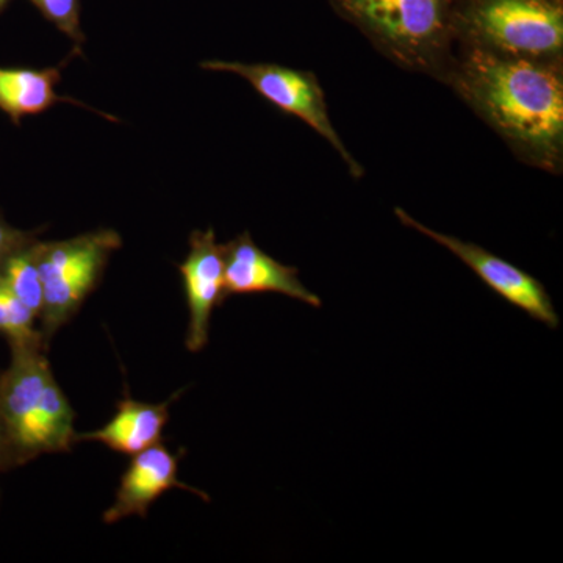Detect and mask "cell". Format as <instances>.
I'll return each instance as SVG.
<instances>
[{"mask_svg": "<svg viewBox=\"0 0 563 563\" xmlns=\"http://www.w3.org/2000/svg\"><path fill=\"white\" fill-rule=\"evenodd\" d=\"M457 90L485 121L533 162L555 168L563 146V81L558 69L528 57L476 47Z\"/></svg>", "mask_w": 563, "mask_h": 563, "instance_id": "6da1fadb", "label": "cell"}, {"mask_svg": "<svg viewBox=\"0 0 563 563\" xmlns=\"http://www.w3.org/2000/svg\"><path fill=\"white\" fill-rule=\"evenodd\" d=\"M9 368L0 374V415L16 468L41 455L68 453L76 412L52 373L41 343L10 346Z\"/></svg>", "mask_w": 563, "mask_h": 563, "instance_id": "7a4b0ae2", "label": "cell"}, {"mask_svg": "<svg viewBox=\"0 0 563 563\" xmlns=\"http://www.w3.org/2000/svg\"><path fill=\"white\" fill-rule=\"evenodd\" d=\"M393 58L415 68L439 60L455 31L457 0H331Z\"/></svg>", "mask_w": 563, "mask_h": 563, "instance_id": "3957f363", "label": "cell"}, {"mask_svg": "<svg viewBox=\"0 0 563 563\" xmlns=\"http://www.w3.org/2000/svg\"><path fill=\"white\" fill-rule=\"evenodd\" d=\"M121 246L120 233L111 229L81 233L62 242H41L38 266L43 310L38 321L46 347L52 336L79 313L88 296L101 284L111 254Z\"/></svg>", "mask_w": 563, "mask_h": 563, "instance_id": "277c9868", "label": "cell"}, {"mask_svg": "<svg viewBox=\"0 0 563 563\" xmlns=\"http://www.w3.org/2000/svg\"><path fill=\"white\" fill-rule=\"evenodd\" d=\"M477 47L539 58L563 46L562 0H457L455 29Z\"/></svg>", "mask_w": 563, "mask_h": 563, "instance_id": "5b68a950", "label": "cell"}, {"mask_svg": "<svg viewBox=\"0 0 563 563\" xmlns=\"http://www.w3.org/2000/svg\"><path fill=\"white\" fill-rule=\"evenodd\" d=\"M202 68L214 73H229L250 81L254 90L263 96L277 109L290 113L306 122L307 125L320 133L322 139L339 152L346 162L352 176H362V166L344 146V141L333 129L317 77L307 70L287 68V66L269 65V63H242L209 60L202 63Z\"/></svg>", "mask_w": 563, "mask_h": 563, "instance_id": "8992f818", "label": "cell"}, {"mask_svg": "<svg viewBox=\"0 0 563 563\" xmlns=\"http://www.w3.org/2000/svg\"><path fill=\"white\" fill-rule=\"evenodd\" d=\"M395 213L404 225H409V228L429 236L433 242L442 244L448 251L453 252L459 261L473 269L474 274L496 295L501 296L504 301L523 310L532 320L542 322L551 331L561 325V318L555 312L553 299L548 295L547 288L531 274L517 268L512 263L503 261L498 255L492 254V252L477 246V244L462 242L461 239H455V236L432 231L428 225L413 220L407 211L399 209V207H396Z\"/></svg>", "mask_w": 563, "mask_h": 563, "instance_id": "52a82bcc", "label": "cell"}, {"mask_svg": "<svg viewBox=\"0 0 563 563\" xmlns=\"http://www.w3.org/2000/svg\"><path fill=\"white\" fill-rule=\"evenodd\" d=\"M188 303L187 350L201 352L209 344L213 310L225 301L224 244L217 242L213 229L195 231L190 252L179 266Z\"/></svg>", "mask_w": 563, "mask_h": 563, "instance_id": "ba28073f", "label": "cell"}, {"mask_svg": "<svg viewBox=\"0 0 563 563\" xmlns=\"http://www.w3.org/2000/svg\"><path fill=\"white\" fill-rule=\"evenodd\" d=\"M179 463L180 455L172 453L162 442L132 455L114 503L102 515L103 523L117 525L129 517L146 518L152 504L173 488L190 492L209 503L210 496L206 492L181 483Z\"/></svg>", "mask_w": 563, "mask_h": 563, "instance_id": "9c48e42d", "label": "cell"}, {"mask_svg": "<svg viewBox=\"0 0 563 563\" xmlns=\"http://www.w3.org/2000/svg\"><path fill=\"white\" fill-rule=\"evenodd\" d=\"M224 290L225 298L277 292L314 309L322 306L320 296L299 280L298 269L266 254L247 232L224 244Z\"/></svg>", "mask_w": 563, "mask_h": 563, "instance_id": "30bf717a", "label": "cell"}, {"mask_svg": "<svg viewBox=\"0 0 563 563\" xmlns=\"http://www.w3.org/2000/svg\"><path fill=\"white\" fill-rule=\"evenodd\" d=\"M174 393L161 404L136 401L125 396L118 402L117 412L101 429L76 432L74 443H101L114 453L135 455L162 442L163 431L169 422V407L179 398Z\"/></svg>", "mask_w": 563, "mask_h": 563, "instance_id": "8fae6325", "label": "cell"}, {"mask_svg": "<svg viewBox=\"0 0 563 563\" xmlns=\"http://www.w3.org/2000/svg\"><path fill=\"white\" fill-rule=\"evenodd\" d=\"M60 79L62 68L0 66V110L18 124L22 118L44 113L58 102L77 103L74 99L58 95L57 85Z\"/></svg>", "mask_w": 563, "mask_h": 563, "instance_id": "7c38bea8", "label": "cell"}, {"mask_svg": "<svg viewBox=\"0 0 563 563\" xmlns=\"http://www.w3.org/2000/svg\"><path fill=\"white\" fill-rule=\"evenodd\" d=\"M38 240L21 244L0 261V277L13 295L38 320L43 310V282H41Z\"/></svg>", "mask_w": 563, "mask_h": 563, "instance_id": "4fadbf2b", "label": "cell"}, {"mask_svg": "<svg viewBox=\"0 0 563 563\" xmlns=\"http://www.w3.org/2000/svg\"><path fill=\"white\" fill-rule=\"evenodd\" d=\"M36 321L38 320L35 314L13 295V291L0 277V333L9 340L10 346L44 344L40 329L35 328Z\"/></svg>", "mask_w": 563, "mask_h": 563, "instance_id": "5bb4252c", "label": "cell"}, {"mask_svg": "<svg viewBox=\"0 0 563 563\" xmlns=\"http://www.w3.org/2000/svg\"><path fill=\"white\" fill-rule=\"evenodd\" d=\"M31 2L80 51L81 44L85 43L80 22L81 0H31Z\"/></svg>", "mask_w": 563, "mask_h": 563, "instance_id": "9a60e30c", "label": "cell"}, {"mask_svg": "<svg viewBox=\"0 0 563 563\" xmlns=\"http://www.w3.org/2000/svg\"><path fill=\"white\" fill-rule=\"evenodd\" d=\"M32 239H36V232L21 231V229L13 228L0 214V261L9 252L16 250L21 244L31 242Z\"/></svg>", "mask_w": 563, "mask_h": 563, "instance_id": "2e32d148", "label": "cell"}, {"mask_svg": "<svg viewBox=\"0 0 563 563\" xmlns=\"http://www.w3.org/2000/svg\"><path fill=\"white\" fill-rule=\"evenodd\" d=\"M14 468H16V463H14L13 454H11L9 437H7L2 415H0V473L10 472Z\"/></svg>", "mask_w": 563, "mask_h": 563, "instance_id": "e0dca14e", "label": "cell"}, {"mask_svg": "<svg viewBox=\"0 0 563 563\" xmlns=\"http://www.w3.org/2000/svg\"><path fill=\"white\" fill-rule=\"evenodd\" d=\"M9 2H10V0H0V10H2L3 7H5L7 3H9Z\"/></svg>", "mask_w": 563, "mask_h": 563, "instance_id": "ac0fdd59", "label": "cell"}]
</instances>
